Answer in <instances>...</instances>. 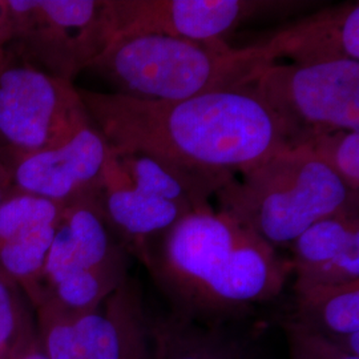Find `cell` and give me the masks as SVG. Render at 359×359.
Returning a JSON list of instances; mask_svg holds the SVG:
<instances>
[{"instance_id": "obj_8", "label": "cell", "mask_w": 359, "mask_h": 359, "mask_svg": "<svg viewBox=\"0 0 359 359\" xmlns=\"http://www.w3.org/2000/svg\"><path fill=\"white\" fill-rule=\"evenodd\" d=\"M36 311L39 344L47 359H151V321L142 287L128 276L100 306L68 313Z\"/></svg>"}, {"instance_id": "obj_3", "label": "cell", "mask_w": 359, "mask_h": 359, "mask_svg": "<svg viewBox=\"0 0 359 359\" xmlns=\"http://www.w3.org/2000/svg\"><path fill=\"white\" fill-rule=\"evenodd\" d=\"M277 59L261 43L233 48L224 41H193L160 35L111 40L88 69L116 93L177 102L256 84Z\"/></svg>"}, {"instance_id": "obj_1", "label": "cell", "mask_w": 359, "mask_h": 359, "mask_svg": "<svg viewBox=\"0 0 359 359\" xmlns=\"http://www.w3.org/2000/svg\"><path fill=\"white\" fill-rule=\"evenodd\" d=\"M108 144L154 157L216 193L274 154L292 149L255 84L177 102L79 90Z\"/></svg>"}, {"instance_id": "obj_4", "label": "cell", "mask_w": 359, "mask_h": 359, "mask_svg": "<svg viewBox=\"0 0 359 359\" xmlns=\"http://www.w3.org/2000/svg\"><path fill=\"white\" fill-rule=\"evenodd\" d=\"M216 196L219 210L277 249L323 218L359 212V194L304 147L271 156Z\"/></svg>"}, {"instance_id": "obj_11", "label": "cell", "mask_w": 359, "mask_h": 359, "mask_svg": "<svg viewBox=\"0 0 359 359\" xmlns=\"http://www.w3.org/2000/svg\"><path fill=\"white\" fill-rule=\"evenodd\" d=\"M302 7L278 0H105L108 43L140 35L226 43L246 22Z\"/></svg>"}, {"instance_id": "obj_16", "label": "cell", "mask_w": 359, "mask_h": 359, "mask_svg": "<svg viewBox=\"0 0 359 359\" xmlns=\"http://www.w3.org/2000/svg\"><path fill=\"white\" fill-rule=\"evenodd\" d=\"M151 359H258L229 325H208L175 313L151 321Z\"/></svg>"}, {"instance_id": "obj_22", "label": "cell", "mask_w": 359, "mask_h": 359, "mask_svg": "<svg viewBox=\"0 0 359 359\" xmlns=\"http://www.w3.org/2000/svg\"><path fill=\"white\" fill-rule=\"evenodd\" d=\"M15 359H47V357H46V354L43 353V350L40 347L38 338L34 344H31L25 351H22Z\"/></svg>"}, {"instance_id": "obj_20", "label": "cell", "mask_w": 359, "mask_h": 359, "mask_svg": "<svg viewBox=\"0 0 359 359\" xmlns=\"http://www.w3.org/2000/svg\"><path fill=\"white\" fill-rule=\"evenodd\" d=\"M290 359H359L330 338L290 318L281 322Z\"/></svg>"}, {"instance_id": "obj_10", "label": "cell", "mask_w": 359, "mask_h": 359, "mask_svg": "<svg viewBox=\"0 0 359 359\" xmlns=\"http://www.w3.org/2000/svg\"><path fill=\"white\" fill-rule=\"evenodd\" d=\"M90 123L72 81L32 65L0 71V142L15 158L65 142Z\"/></svg>"}, {"instance_id": "obj_9", "label": "cell", "mask_w": 359, "mask_h": 359, "mask_svg": "<svg viewBox=\"0 0 359 359\" xmlns=\"http://www.w3.org/2000/svg\"><path fill=\"white\" fill-rule=\"evenodd\" d=\"M1 43L13 40L52 76L88 69L108 43L105 0H8Z\"/></svg>"}, {"instance_id": "obj_13", "label": "cell", "mask_w": 359, "mask_h": 359, "mask_svg": "<svg viewBox=\"0 0 359 359\" xmlns=\"http://www.w3.org/2000/svg\"><path fill=\"white\" fill-rule=\"evenodd\" d=\"M65 206L13 189L0 205V270L35 309L40 281Z\"/></svg>"}, {"instance_id": "obj_21", "label": "cell", "mask_w": 359, "mask_h": 359, "mask_svg": "<svg viewBox=\"0 0 359 359\" xmlns=\"http://www.w3.org/2000/svg\"><path fill=\"white\" fill-rule=\"evenodd\" d=\"M13 182L10 175V167H7L0 156V205L4 201V198L13 191Z\"/></svg>"}, {"instance_id": "obj_19", "label": "cell", "mask_w": 359, "mask_h": 359, "mask_svg": "<svg viewBox=\"0 0 359 359\" xmlns=\"http://www.w3.org/2000/svg\"><path fill=\"white\" fill-rule=\"evenodd\" d=\"M359 194V130H337L301 145Z\"/></svg>"}, {"instance_id": "obj_12", "label": "cell", "mask_w": 359, "mask_h": 359, "mask_svg": "<svg viewBox=\"0 0 359 359\" xmlns=\"http://www.w3.org/2000/svg\"><path fill=\"white\" fill-rule=\"evenodd\" d=\"M107 151L108 142L90 123L65 142L16 157L13 188L63 206L97 197Z\"/></svg>"}, {"instance_id": "obj_6", "label": "cell", "mask_w": 359, "mask_h": 359, "mask_svg": "<svg viewBox=\"0 0 359 359\" xmlns=\"http://www.w3.org/2000/svg\"><path fill=\"white\" fill-rule=\"evenodd\" d=\"M128 256L97 197L65 206L41 274L38 306L68 313L100 306L128 277Z\"/></svg>"}, {"instance_id": "obj_5", "label": "cell", "mask_w": 359, "mask_h": 359, "mask_svg": "<svg viewBox=\"0 0 359 359\" xmlns=\"http://www.w3.org/2000/svg\"><path fill=\"white\" fill-rule=\"evenodd\" d=\"M208 187L148 154L108 144L97 201L129 255L209 204Z\"/></svg>"}, {"instance_id": "obj_17", "label": "cell", "mask_w": 359, "mask_h": 359, "mask_svg": "<svg viewBox=\"0 0 359 359\" xmlns=\"http://www.w3.org/2000/svg\"><path fill=\"white\" fill-rule=\"evenodd\" d=\"M293 290L294 314L290 320L359 357V281Z\"/></svg>"}, {"instance_id": "obj_7", "label": "cell", "mask_w": 359, "mask_h": 359, "mask_svg": "<svg viewBox=\"0 0 359 359\" xmlns=\"http://www.w3.org/2000/svg\"><path fill=\"white\" fill-rule=\"evenodd\" d=\"M290 148L337 130H359V62L276 65L255 84Z\"/></svg>"}, {"instance_id": "obj_15", "label": "cell", "mask_w": 359, "mask_h": 359, "mask_svg": "<svg viewBox=\"0 0 359 359\" xmlns=\"http://www.w3.org/2000/svg\"><path fill=\"white\" fill-rule=\"evenodd\" d=\"M290 246L293 289L359 281L358 212L323 218Z\"/></svg>"}, {"instance_id": "obj_2", "label": "cell", "mask_w": 359, "mask_h": 359, "mask_svg": "<svg viewBox=\"0 0 359 359\" xmlns=\"http://www.w3.org/2000/svg\"><path fill=\"white\" fill-rule=\"evenodd\" d=\"M172 311L208 325H229L283 294L290 259L255 231L212 206L181 218L135 255Z\"/></svg>"}, {"instance_id": "obj_14", "label": "cell", "mask_w": 359, "mask_h": 359, "mask_svg": "<svg viewBox=\"0 0 359 359\" xmlns=\"http://www.w3.org/2000/svg\"><path fill=\"white\" fill-rule=\"evenodd\" d=\"M278 60L311 65L359 62V3L327 7L301 18L259 41Z\"/></svg>"}, {"instance_id": "obj_18", "label": "cell", "mask_w": 359, "mask_h": 359, "mask_svg": "<svg viewBox=\"0 0 359 359\" xmlns=\"http://www.w3.org/2000/svg\"><path fill=\"white\" fill-rule=\"evenodd\" d=\"M22 289L0 270V359H15L38 339Z\"/></svg>"}]
</instances>
